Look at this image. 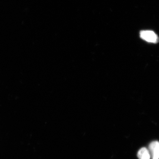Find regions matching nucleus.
Here are the masks:
<instances>
[{"instance_id": "2", "label": "nucleus", "mask_w": 159, "mask_h": 159, "mask_svg": "<svg viewBox=\"0 0 159 159\" xmlns=\"http://www.w3.org/2000/svg\"><path fill=\"white\" fill-rule=\"evenodd\" d=\"M148 151L152 159H159V142L154 141L149 144Z\"/></svg>"}, {"instance_id": "3", "label": "nucleus", "mask_w": 159, "mask_h": 159, "mask_svg": "<svg viewBox=\"0 0 159 159\" xmlns=\"http://www.w3.org/2000/svg\"><path fill=\"white\" fill-rule=\"evenodd\" d=\"M138 157L139 159H150L149 151L146 148H142L138 152Z\"/></svg>"}, {"instance_id": "1", "label": "nucleus", "mask_w": 159, "mask_h": 159, "mask_svg": "<svg viewBox=\"0 0 159 159\" xmlns=\"http://www.w3.org/2000/svg\"><path fill=\"white\" fill-rule=\"evenodd\" d=\"M140 37L142 39L148 43H157L159 41V37L154 31L150 30H144L140 32Z\"/></svg>"}]
</instances>
